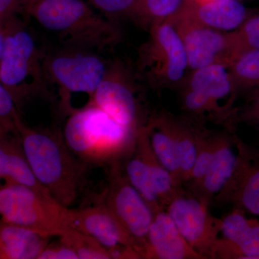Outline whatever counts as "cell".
Returning a JSON list of instances; mask_svg holds the SVG:
<instances>
[{
	"mask_svg": "<svg viewBox=\"0 0 259 259\" xmlns=\"http://www.w3.org/2000/svg\"><path fill=\"white\" fill-rule=\"evenodd\" d=\"M228 135L216 134L215 149L208 171L197 187L190 192L192 195L209 204L212 197H215L229 180L236 161L233 143Z\"/></svg>",
	"mask_w": 259,
	"mask_h": 259,
	"instance_id": "ac0fdd59",
	"label": "cell"
},
{
	"mask_svg": "<svg viewBox=\"0 0 259 259\" xmlns=\"http://www.w3.org/2000/svg\"><path fill=\"white\" fill-rule=\"evenodd\" d=\"M25 17L67 47L102 53L112 50L123 36L118 23L97 14L88 0H33L25 5Z\"/></svg>",
	"mask_w": 259,
	"mask_h": 259,
	"instance_id": "6da1fadb",
	"label": "cell"
},
{
	"mask_svg": "<svg viewBox=\"0 0 259 259\" xmlns=\"http://www.w3.org/2000/svg\"><path fill=\"white\" fill-rule=\"evenodd\" d=\"M45 53L20 16L0 23V84L20 110L32 97H52L42 64Z\"/></svg>",
	"mask_w": 259,
	"mask_h": 259,
	"instance_id": "7a4b0ae2",
	"label": "cell"
},
{
	"mask_svg": "<svg viewBox=\"0 0 259 259\" xmlns=\"http://www.w3.org/2000/svg\"><path fill=\"white\" fill-rule=\"evenodd\" d=\"M33 1V0H23L24 2V6L25 7V5L28 4V3H30V2Z\"/></svg>",
	"mask_w": 259,
	"mask_h": 259,
	"instance_id": "e575fe53",
	"label": "cell"
},
{
	"mask_svg": "<svg viewBox=\"0 0 259 259\" xmlns=\"http://www.w3.org/2000/svg\"><path fill=\"white\" fill-rule=\"evenodd\" d=\"M110 60L101 53L82 48L64 46L55 50H46L44 69L50 88L59 90L60 109L71 115L72 93L88 95L90 105L94 95L106 74Z\"/></svg>",
	"mask_w": 259,
	"mask_h": 259,
	"instance_id": "5b68a950",
	"label": "cell"
},
{
	"mask_svg": "<svg viewBox=\"0 0 259 259\" xmlns=\"http://www.w3.org/2000/svg\"><path fill=\"white\" fill-rule=\"evenodd\" d=\"M138 133L120 125L98 107L87 105L70 115L64 136L71 151L83 163L110 166L131 154Z\"/></svg>",
	"mask_w": 259,
	"mask_h": 259,
	"instance_id": "277c9868",
	"label": "cell"
},
{
	"mask_svg": "<svg viewBox=\"0 0 259 259\" xmlns=\"http://www.w3.org/2000/svg\"><path fill=\"white\" fill-rule=\"evenodd\" d=\"M51 236L1 221L0 259H38Z\"/></svg>",
	"mask_w": 259,
	"mask_h": 259,
	"instance_id": "d6986e66",
	"label": "cell"
},
{
	"mask_svg": "<svg viewBox=\"0 0 259 259\" xmlns=\"http://www.w3.org/2000/svg\"><path fill=\"white\" fill-rule=\"evenodd\" d=\"M20 15L25 17L23 0H0V23Z\"/></svg>",
	"mask_w": 259,
	"mask_h": 259,
	"instance_id": "836d02e7",
	"label": "cell"
},
{
	"mask_svg": "<svg viewBox=\"0 0 259 259\" xmlns=\"http://www.w3.org/2000/svg\"><path fill=\"white\" fill-rule=\"evenodd\" d=\"M90 105L98 107L135 132H139L149 119L145 117L136 77L121 59L110 60L106 74Z\"/></svg>",
	"mask_w": 259,
	"mask_h": 259,
	"instance_id": "ba28073f",
	"label": "cell"
},
{
	"mask_svg": "<svg viewBox=\"0 0 259 259\" xmlns=\"http://www.w3.org/2000/svg\"><path fill=\"white\" fill-rule=\"evenodd\" d=\"M187 88L218 104L220 100L233 94L236 88L229 66L215 63L194 70Z\"/></svg>",
	"mask_w": 259,
	"mask_h": 259,
	"instance_id": "7402d4cb",
	"label": "cell"
},
{
	"mask_svg": "<svg viewBox=\"0 0 259 259\" xmlns=\"http://www.w3.org/2000/svg\"><path fill=\"white\" fill-rule=\"evenodd\" d=\"M216 134L202 131L199 139L198 151L192 170V177L188 183L190 190L197 187L205 176L210 166L215 149Z\"/></svg>",
	"mask_w": 259,
	"mask_h": 259,
	"instance_id": "83f0119b",
	"label": "cell"
},
{
	"mask_svg": "<svg viewBox=\"0 0 259 259\" xmlns=\"http://www.w3.org/2000/svg\"><path fill=\"white\" fill-rule=\"evenodd\" d=\"M147 41L140 47L139 75L150 84L164 88L181 82L188 69L185 44L172 21L153 25Z\"/></svg>",
	"mask_w": 259,
	"mask_h": 259,
	"instance_id": "52a82bcc",
	"label": "cell"
},
{
	"mask_svg": "<svg viewBox=\"0 0 259 259\" xmlns=\"http://www.w3.org/2000/svg\"><path fill=\"white\" fill-rule=\"evenodd\" d=\"M60 241L74 250L79 259H111L107 248L91 236L70 226L61 235Z\"/></svg>",
	"mask_w": 259,
	"mask_h": 259,
	"instance_id": "484cf974",
	"label": "cell"
},
{
	"mask_svg": "<svg viewBox=\"0 0 259 259\" xmlns=\"http://www.w3.org/2000/svg\"><path fill=\"white\" fill-rule=\"evenodd\" d=\"M102 202L134 240L143 258V250L154 213L121 171L120 163L110 166L108 185Z\"/></svg>",
	"mask_w": 259,
	"mask_h": 259,
	"instance_id": "9c48e42d",
	"label": "cell"
},
{
	"mask_svg": "<svg viewBox=\"0 0 259 259\" xmlns=\"http://www.w3.org/2000/svg\"><path fill=\"white\" fill-rule=\"evenodd\" d=\"M236 161L229 180L215 196L221 204L259 216V147L235 138Z\"/></svg>",
	"mask_w": 259,
	"mask_h": 259,
	"instance_id": "8fae6325",
	"label": "cell"
},
{
	"mask_svg": "<svg viewBox=\"0 0 259 259\" xmlns=\"http://www.w3.org/2000/svg\"><path fill=\"white\" fill-rule=\"evenodd\" d=\"M172 22L185 44L190 69L194 71L215 63L230 66L234 60L231 33L194 23L183 15Z\"/></svg>",
	"mask_w": 259,
	"mask_h": 259,
	"instance_id": "7c38bea8",
	"label": "cell"
},
{
	"mask_svg": "<svg viewBox=\"0 0 259 259\" xmlns=\"http://www.w3.org/2000/svg\"><path fill=\"white\" fill-rule=\"evenodd\" d=\"M38 259H79V257L74 250L59 241L55 244L48 245Z\"/></svg>",
	"mask_w": 259,
	"mask_h": 259,
	"instance_id": "d6a6232c",
	"label": "cell"
},
{
	"mask_svg": "<svg viewBox=\"0 0 259 259\" xmlns=\"http://www.w3.org/2000/svg\"><path fill=\"white\" fill-rule=\"evenodd\" d=\"M0 214L3 222L51 237L71 226V209L25 186H2Z\"/></svg>",
	"mask_w": 259,
	"mask_h": 259,
	"instance_id": "8992f818",
	"label": "cell"
},
{
	"mask_svg": "<svg viewBox=\"0 0 259 259\" xmlns=\"http://www.w3.org/2000/svg\"><path fill=\"white\" fill-rule=\"evenodd\" d=\"M143 258L205 259L186 241L166 210L154 218L142 253Z\"/></svg>",
	"mask_w": 259,
	"mask_h": 259,
	"instance_id": "9a60e30c",
	"label": "cell"
},
{
	"mask_svg": "<svg viewBox=\"0 0 259 259\" xmlns=\"http://www.w3.org/2000/svg\"><path fill=\"white\" fill-rule=\"evenodd\" d=\"M95 9L112 21L121 18H131L136 7V0H88Z\"/></svg>",
	"mask_w": 259,
	"mask_h": 259,
	"instance_id": "4dcf8cb0",
	"label": "cell"
},
{
	"mask_svg": "<svg viewBox=\"0 0 259 259\" xmlns=\"http://www.w3.org/2000/svg\"><path fill=\"white\" fill-rule=\"evenodd\" d=\"M146 126L151 146L158 159L169 172L177 188L185 191L178 149L168 126L166 114L149 117Z\"/></svg>",
	"mask_w": 259,
	"mask_h": 259,
	"instance_id": "ffe728a7",
	"label": "cell"
},
{
	"mask_svg": "<svg viewBox=\"0 0 259 259\" xmlns=\"http://www.w3.org/2000/svg\"><path fill=\"white\" fill-rule=\"evenodd\" d=\"M182 15L194 23L226 32L238 30L247 20L248 12L238 0H191Z\"/></svg>",
	"mask_w": 259,
	"mask_h": 259,
	"instance_id": "e0dca14e",
	"label": "cell"
},
{
	"mask_svg": "<svg viewBox=\"0 0 259 259\" xmlns=\"http://www.w3.org/2000/svg\"><path fill=\"white\" fill-rule=\"evenodd\" d=\"M191 0H136L131 18L149 30L153 25L175 21L181 16Z\"/></svg>",
	"mask_w": 259,
	"mask_h": 259,
	"instance_id": "cb8c5ba5",
	"label": "cell"
},
{
	"mask_svg": "<svg viewBox=\"0 0 259 259\" xmlns=\"http://www.w3.org/2000/svg\"><path fill=\"white\" fill-rule=\"evenodd\" d=\"M167 121L172 136L176 142L184 185L188 183L192 177V170L198 151L199 139L202 131L194 127L188 121L175 118L166 114Z\"/></svg>",
	"mask_w": 259,
	"mask_h": 259,
	"instance_id": "603a6c76",
	"label": "cell"
},
{
	"mask_svg": "<svg viewBox=\"0 0 259 259\" xmlns=\"http://www.w3.org/2000/svg\"><path fill=\"white\" fill-rule=\"evenodd\" d=\"M0 177L8 185L25 186L52 197L32 171L24 151L20 135L0 136Z\"/></svg>",
	"mask_w": 259,
	"mask_h": 259,
	"instance_id": "2e32d148",
	"label": "cell"
},
{
	"mask_svg": "<svg viewBox=\"0 0 259 259\" xmlns=\"http://www.w3.org/2000/svg\"><path fill=\"white\" fill-rule=\"evenodd\" d=\"M71 226L93 237L109 250L127 246L138 252L134 240L102 202L93 207L71 209Z\"/></svg>",
	"mask_w": 259,
	"mask_h": 259,
	"instance_id": "5bb4252c",
	"label": "cell"
},
{
	"mask_svg": "<svg viewBox=\"0 0 259 259\" xmlns=\"http://www.w3.org/2000/svg\"><path fill=\"white\" fill-rule=\"evenodd\" d=\"M236 88L259 87V49L243 53L229 66Z\"/></svg>",
	"mask_w": 259,
	"mask_h": 259,
	"instance_id": "4316f807",
	"label": "cell"
},
{
	"mask_svg": "<svg viewBox=\"0 0 259 259\" xmlns=\"http://www.w3.org/2000/svg\"><path fill=\"white\" fill-rule=\"evenodd\" d=\"M197 1H202V2H204V1H212V0H197Z\"/></svg>",
	"mask_w": 259,
	"mask_h": 259,
	"instance_id": "d590c367",
	"label": "cell"
},
{
	"mask_svg": "<svg viewBox=\"0 0 259 259\" xmlns=\"http://www.w3.org/2000/svg\"><path fill=\"white\" fill-rule=\"evenodd\" d=\"M125 174L131 185L145 199L154 214L162 210H166L162 205L147 166L137 150L134 148L125 159Z\"/></svg>",
	"mask_w": 259,
	"mask_h": 259,
	"instance_id": "d4e9b609",
	"label": "cell"
},
{
	"mask_svg": "<svg viewBox=\"0 0 259 259\" xmlns=\"http://www.w3.org/2000/svg\"><path fill=\"white\" fill-rule=\"evenodd\" d=\"M208 206L185 193L174 199L166 209L186 241L205 259L213 258L222 227V219L214 217Z\"/></svg>",
	"mask_w": 259,
	"mask_h": 259,
	"instance_id": "30bf717a",
	"label": "cell"
},
{
	"mask_svg": "<svg viewBox=\"0 0 259 259\" xmlns=\"http://www.w3.org/2000/svg\"><path fill=\"white\" fill-rule=\"evenodd\" d=\"M231 34L235 59L243 53L259 49V15L247 19L238 30Z\"/></svg>",
	"mask_w": 259,
	"mask_h": 259,
	"instance_id": "f1b7e54d",
	"label": "cell"
},
{
	"mask_svg": "<svg viewBox=\"0 0 259 259\" xmlns=\"http://www.w3.org/2000/svg\"><path fill=\"white\" fill-rule=\"evenodd\" d=\"M221 233L213 258L259 259V221L234 207L222 219Z\"/></svg>",
	"mask_w": 259,
	"mask_h": 259,
	"instance_id": "4fadbf2b",
	"label": "cell"
},
{
	"mask_svg": "<svg viewBox=\"0 0 259 259\" xmlns=\"http://www.w3.org/2000/svg\"><path fill=\"white\" fill-rule=\"evenodd\" d=\"M236 122L259 126V93L250 99L241 111L235 112L230 121L229 125H233Z\"/></svg>",
	"mask_w": 259,
	"mask_h": 259,
	"instance_id": "1f68e13d",
	"label": "cell"
},
{
	"mask_svg": "<svg viewBox=\"0 0 259 259\" xmlns=\"http://www.w3.org/2000/svg\"><path fill=\"white\" fill-rule=\"evenodd\" d=\"M21 120L14 99L10 92L0 84V136L18 134V122Z\"/></svg>",
	"mask_w": 259,
	"mask_h": 259,
	"instance_id": "f546056e",
	"label": "cell"
},
{
	"mask_svg": "<svg viewBox=\"0 0 259 259\" xmlns=\"http://www.w3.org/2000/svg\"><path fill=\"white\" fill-rule=\"evenodd\" d=\"M135 148L146 163L155 190L162 205L166 209L174 199L185 194V190L182 191L177 188L169 172L158 159L150 142L146 125L141 127L138 133Z\"/></svg>",
	"mask_w": 259,
	"mask_h": 259,
	"instance_id": "44dd1931",
	"label": "cell"
},
{
	"mask_svg": "<svg viewBox=\"0 0 259 259\" xmlns=\"http://www.w3.org/2000/svg\"><path fill=\"white\" fill-rule=\"evenodd\" d=\"M18 130L26 157L35 177L53 198L69 207L77 198L83 163L76 159L57 130L32 128L23 120Z\"/></svg>",
	"mask_w": 259,
	"mask_h": 259,
	"instance_id": "3957f363",
	"label": "cell"
}]
</instances>
